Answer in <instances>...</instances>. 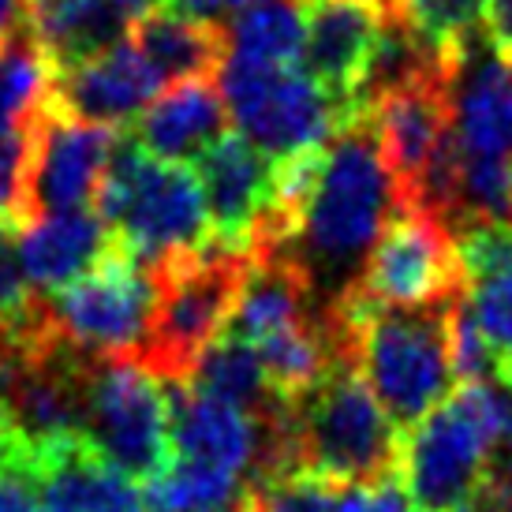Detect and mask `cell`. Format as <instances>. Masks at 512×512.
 <instances>
[{
    "mask_svg": "<svg viewBox=\"0 0 512 512\" xmlns=\"http://www.w3.org/2000/svg\"><path fill=\"white\" fill-rule=\"evenodd\" d=\"M397 210V180L385 165L367 113L329 139L322 172L285 251L311 277L322 311L363 277L385 221Z\"/></svg>",
    "mask_w": 512,
    "mask_h": 512,
    "instance_id": "obj_1",
    "label": "cell"
},
{
    "mask_svg": "<svg viewBox=\"0 0 512 512\" xmlns=\"http://www.w3.org/2000/svg\"><path fill=\"white\" fill-rule=\"evenodd\" d=\"M453 303L456 296L434 307H385L352 285L333 307H326L344 356L356 363L400 430L419 423L453 393Z\"/></svg>",
    "mask_w": 512,
    "mask_h": 512,
    "instance_id": "obj_2",
    "label": "cell"
},
{
    "mask_svg": "<svg viewBox=\"0 0 512 512\" xmlns=\"http://www.w3.org/2000/svg\"><path fill=\"white\" fill-rule=\"evenodd\" d=\"M98 214L146 270L214 243L195 165L150 154L135 135L116 139L98 187Z\"/></svg>",
    "mask_w": 512,
    "mask_h": 512,
    "instance_id": "obj_3",
    "label": "cell"
},
{
    "mask_svg": "<svg viewBox=\"0 0 512 512\" xmlns=\"http://www.w3.org/2000/svg\"><path fill=\"white\" fill-rule=\"evenodd\" d=\"M247 266L251 255L225 251L217 243L150 266L157 292L154 318L135 356L165 385L191 382L202 352L228 329Z\"/></svg>",
    "mask_w": 512,
    "mask_h": 512,
    "instance_id": "obj_4",
    "label": "cell"
},
{
    "mask_svg": "<svg viewBox=\"0 0 512 512\" xmlns=\"http://www.w3.org/2000/svg\"><path fill=\"white\" fill-rule=\"evenodd\" d=\"M299 468L333 483H367L397 471L400 434L359 367L344 356L314 393L292 404Z\"/></svg>",
    "mask_w": 512,
    "mask_h": 512,
    "instance_id": "obj_5",
    "label": "cell"
},
{
    "mask_svg": "<svg viewBox=\"0 0 512 512\" xmlns=\"http://www.w3.org/2000/svg\"><path fill=\"white\" fill-rule=\"evenodd\" d=\"M79 434L135 483H154L172 464L165 382L135 352L86 356Z\"/></svg>",
    "mask_w": 512,
    "mask_h": 512,
    "instance_id": "obj_6",
    "label": "cell"
},
{
    "mask_svg": "<svg viewBox=\"0 0 512 512\" xmlns=\"http://www.w3.org/2000/svg\"><path fill=\"white\" fill-rule=\"evenodd\" d=\"M154 277L124 243H116L79 281L42 296L49 329L83 356L139 352L154 318Z\"/></svg>",
    "mask_w": 512,
    "mask_h": 512,
    "instance_id": "obj_7",
    "label": "cell"
},
{
    "mask_svg": "<svg viewBox=\"0 0 512 512\" xmlns=\"http://www.w3.org/2000/svg\"><path fill=\"white\" fill-rule=\"evenodd\" d=\"M221 94L236 131L266 157H288L329 143L344 128V113L307 72L225 60Z\"/></svg>",
    "mask_w": 512,
    "mask_h": 512,
    "instance_id": "obj_8",
    "label": "cell"
},
{
    "mask_svg": "<svg viewBox=\"0 0 512 512\" xmlns=\"http://www.w3.org/2000/svg\"><path fill=\"white\" fill-rule=\"evenodd\" d=\"M498 441L453 393L400 434L397 471L415 512H460L486 483Z\"/></svg>",
    "mask_w": 512,
    "mask_h": 512,
    "instance_id": "obj_9",
    "label": "cell"
},
{
    "mask_svg": "<svg viewBox=\"0 0 512 512\" xmlns=\"http://www.w3.org/2000/svg\"><path fill=\"white\" fill-rule=\"evenodd\" d=\"M385 307H434L464 292L453 228L423 206H400L385 221L356 281Z\"/></svg>",
    "mask_w": 512,
    "mask_h": 512,
    "instance_id": "obj_10",
    "label": "cell"
},
{
    "mask_svg": "<svg viewBox=\"0 0 512 512\" xmlns=\"http://www.w3.org/2000/svg\"><path fill=\"white\" fill-rule=\"evenodd\" d=\"M116 139V128L79 120L45 98L30 124L27 225L45 214L83 210L90 199H98Z\"/></svg>",
    "mask_w": 512,
    "mask_h": 512,
    "instance_id": "obj_11",
    "label": "cell"
},
{
    "mask_svg": "<svg viewBox=\"0 0 512 512\" xmlns=\"http://www.w3.org/2000/svg\"><path fill=\"white\" fill-rule=\"evenodd\" d=\"M389 19L393 0H314L307 8V38L299 60L303 72L337 101L344 128L367 116L359 105V86Z\"/></svg>",
    "mask_w": 512,
    "mask_h": 512,
    "instance_id": "obj_12",
    "label": "cell"
},
{
    "mask_svg": "<svg viewBox=\"0 0 512 512\" xmlns=\"http://www.w3.org/2000/svg\"><path fill=\"white\" fill-rule=\"evenodd\" d=\"M453 79L456 72L423 75L385 90L370 105V128L397 180L400 206H419L430 161L453 124Z\"/></svg>",
    "mask_w": 512,
    "mask_h": 512,
    "instance_id": "obj_13",
    "label": "cell"
},
{
    "mask_svg": "<svg viewBox=\"0 0 512 512\" xmlns=\"http://www.w3.org/2000/svg\"><path fill=\"white\" fill-rule=\"evenodd\" d=\"M195 172L202 180L214 243L251 255L258 221L273 195V161L247 135L225 131L195 157Z\"/></svg>",
    "mask_w": 512,
    "mask_h": 512,
    "instance_id": "obj_14",
    "label": "cell"
},
{
    "mask_svg": "<svg viewBox=\"0 0 512 512\" xmlns=\"http://www.w3.org/2000/svg\"><path fill=\"white\" fill-rule=\"evenodd\" d=\"M157 94H161V75L131 38L57 68L49 86V101L57 109L109 128L139 120Z\"/></svg>",
    "mask_w": 512,
    "mask_h": 512,
    "instance_id": "obj_15",
    "label": "cell"
},
{
    "mask_svg": "<svg viewBox=\"0 0 512 512\" xmlns=\"http://www.w3.org/2000/svg\"><path fill=\"white\" fill-rule=\"evenodd\" d=\"M172 456L255 479L266 464V419L195 385H169Z\"/></svg>",
    "mask_w": 512,
    "mask_h": 512,
    "instance_id": "obj_16",
    "label": "cell"
},
{
    "mask_svg": "<svg viewBox=\"0 0 512 512\" xmlns=\"http://www.w3.org/2000/svg\"><path fill=\"white\" fill-rule=\"evenodd\" d=\"M30 479L42 512H146V498L131 475L109 464L83 438H64L42 445L30 456Z\"/></svg>",
    "mask_w": 512,
    "mask_h": 512,
    "instance_id": "obj_17",
    "label": "cell"
},
{
    "mask_svg": "<svg viewBox=\"0 0 512 512\" xmlns=\"http://www.w3.org/2000/svg\"><path fill=\"white\" fill-rule=\"evenodd\" d=\"M116 243L120 240L113 236V228L101 221V214L83 206V210L34 217L30 225H23L19 255H23L30 285L49 296L94 270Z\"/></svg>",
    "mask_w": 512,
    "mask_h": 512,
    "instance_id": "obj_18",
    "label": "cell"
},
{
    "mask_svg": "<svg viewBox=\"0 0 512 512\" xmlns=\"http://www.w3.org/2000/svg\"><path fill=\"white\" fill-rule=\"evenodd\" d=\"M225 113V94L214 79H184L146 105L135 120V139L165 161H187L225 135Z\"/></svg>",
    "mask_w": 512,
    "mask_h": 512,
    "instance_id": "obj_19",
    "label": "cell"
},
{
    "mask_svg": "<svg viewBox=\"0 0 512 512\" xmlns=\"http://www.w3.org/2000/svg\"><path fill=\"white\" fill-rule=\"evenodd\" d=\"M131 42L139 45L161 83L214 79L228 60V34L221 23L195 19L172 4H157L131 23Z\"/></svg>",
    "mask_w": 512,
    "mask_h": 512,
    "instance_id": "obj_20",
    "label": "cell"
},
{
    "mask_svg": "<svg viewBox=\"0 0 512 512\" xmlns=\"http://www.w3.org/2000/svg\"><path fill=\"white\" fill-rule=\"evenodd\" d=\"M23 23L53 68H64L131 34L135 15L120 0H23Z\"/></svg>",
    "mask_w": 512,
    "mask_h": 512,
    "instance_id": "obj_21",
    "label": "cell"
},
{
    "mask_svg": "<svg viewBox=\"0 0 512 512\" xmlns=\"http://www.w3.org/2000/svg\"><path fill=\"white\" fill-rule=\"evenodd\" d=\"M228 60L292 68L303 57L307 0H247L225 23Z\"/></svg>",
    "mask_w": 512,
    "mask_h": 512,
    "instance_id": "obj_22",
    "label": "cell"
},
{
    "mask_svg": "<svg viewBox=\"0 0 512 512\" xmlns=\"http://www.w3.org/2000/svg\"><path fill=\"white\" fill-rule=\"evenodd\" d=\"M195 389L210 393V397H221L228 404H236L251 415H270L273 408H281L285 400H277V393L270 389V378H266V367H262V356L251 341L236 337L232 329H225L206 352H202L199 367L191 374Z\"/></svg>",
    "mask_w": 512,
    "mask_h": 512,
    "instance_id": "obj_23",
    "label": "cell"
},
{
    "mask_svg": "<svg viewBox=\"0 0 512 512\" xmlns=\"http://www.w3.org/2000/svg\"><path fill=\"white\" fill-rule=\"evenodd\" d=\"M53 72V60L27 30V23L0 38V135L34 124L38 109L49 98Z\"/></svg>",
    "mask_w": 512,
    "mask_h": 512,
    "instance_id": "obj_24",
    "label": "cell"
},
{
    "mask_svg": "<svg viewBox=\"0 0 512 512\" xmlns=\"http://www.w3.org/2000/svg\"><path fill=\"white\" fill-rule=\"evenodd\" d=\"M243 475L172 456L154 483H146L150 512H232L243 498Z\"/></svg>",
    "mask_w": 512,
    "mask_h": 512,
    "instance_id": "obj_25",
    "label": "cell"
},
{
    "mask_svg": "<svg viewBox=\"0 0 512 512\" xmlns=\"http://www.w3.org/2000/svg\"><path fill=\"white\" fill-rule=\"evenodd\" d=\"M341 483H333L318 471H277L247 479L243 498L232 512H333Z\"/></svg>",
    "mask_w": 512,
    "mask_h": 512,
    "instance_id": "obj_26",
    "label": "cell"
},
{
    "mask_svg": "<svg viewBox=\"0 0 512 512\" xmlns=\"http://www.w3.org/2000/svg\"><path fill=\"white\" fill-rule=\"evenodd\" d=\"M393 12L430 45L460 53L464 42L486 30L490 0H393Z\"/></svg>",
    "mask_w": 512,
    "mask_h": 512,
    "instance_id": "obj_27",
    "label": "cell"
},
{
    "mask_svg": "<svg viewBox=\"0 0 512 512\" xmlns=\"http://www.w3.org/2000/svg\"><path fill=\"white\" fill-rule=\"evenodd\" d=\"M19 232L15 217L0 214V341H12L27 333L42 314V292L30 285L19 255Z\"/></svg>",
    "mask_w": 512,
    "mask_h": 512,
    "instance_id": "obj_28",
    "label": "cell"
},
{
    "mask_svg": "<svg viewBox=\"0 0 512 512\" xmlns=\"http://www.w3.org/2000/svg\"><path fill=\"white\" fill-rule=\"evenodd\" d=\"M464 296L498 359H512V270L471 281L464 285Z\"/></svg>",
    "mask_w": 512,
    "mask_h": 512,
    "instance_id": "obj_29",
    "label": "cell"
},
{
    "mask_svg": "<svg viewBox=\"0 0 512 512\" xmlns=\"http://www.w3.org/2000/svg\"><path fill=\"white\" fill-rule=\"evenodd\" d=\"M27 172L30 128L0 135V214L27 225Z\"/></svg>",
    "mask_w": 512,
    "mask_h": 512,
    "instance_id": "obj_30",
    "label": "cell"
},
{
    "mask_svg": "<svg viewBox=\"0 0 512 512\" xmlns=\"http://www.w3.org/2000/svg\"><path fill=\"white\" fill-rule=\"evenodd\" d=\"M333 512H415L408 486L400 479V471L367 479V483H348L337 494V509Z\"/></svg>",
    "mask_w": 512,
    "mask_h": 512,
    "instance_id": "obj_31",
    "label": "cell"
},
{
    "mask_svg": "<svg viewBox=\"0 0 512 512\" xmlns=\"http://www.w3.org/2000/svg\"><path fill=\"white\" fill-rule=\"evenodd\" d=\"M0 512H42L27 468L0 460Z\"/></svg>",
    "mask_w": 512,
    "mask_h": 512,
    "instance_id": "obj_32",
    "label": "cell"
},
{
    "mask_svg": "<svg viewBox=\"0 0 512 512\" xmlns=\"http://www.w3.org/2000/svg\"><path fill=\"white\" fill-rule=\"evenodd\" d=\"M169 4L187 15H195V19H210V23H221V27H225L247 0H169Z\"/></svg>",
    "mask_w": 512,
    "mask_h": 512,
    "instance_id": "obj_33",
    "label": "cell"
},
{
    "mask_svg": "<svg viewBox=\"0 0 512 512\" xmlns=\"http://www.w3.org/2000/svg\"><path fill=\"white\" fill-rule=\"evenodd\" d=\"M486 30H490V42L501 57H512V0H490Z\"/></svg>",
    "mask_w": 512,
    "mask_h": 512,
    "instance_id": "obj_34",
    "label": "cell"
},
{
    "mask_svg": "<svg viewBox=\"0 0 512 512\" xmlns=\"http://www.w3.org/2000/svg\"><path fill=\"white\" fill-rule=\"evenodd\" d=\"M23 27V0H0V38Z\"/></svg>",
    "mask_w": 512,
    "mask_h": 512,
    "instance_id": "obj_35",
    "label": "cell"
},
{
    "mask_svg": "<svg viewBox=\"0 0 512 512\" xmlns=\"http://www.w3.org/2000/svg\"><path fill=\"white\" fill-rule=\"evenodd\" d=\"M498 378H501V382H505V389H509V393H512V359H501Z\"/></svg>",
    "mask_w": 512,
    "mask_h": 512,
    "instance_id": "obj_36",
    "label": "cell"
}]
</instances>
